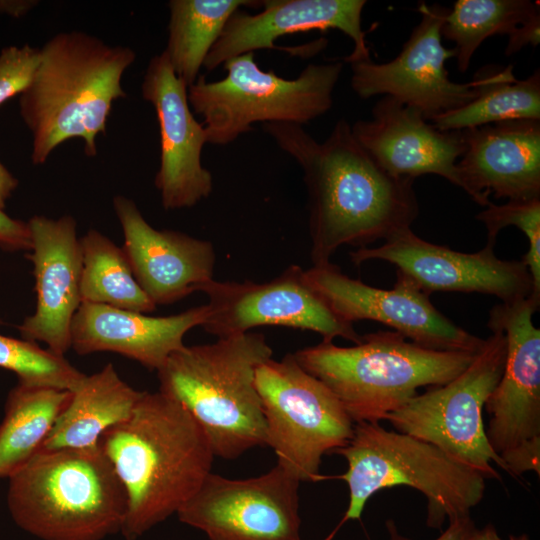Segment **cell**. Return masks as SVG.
<instances>
[{
  "label": "cell",
  "mask_w": 540,
  "mask_h": 540,
  "mask_svg": "<svg viewBox=\"0 0 540 540\" xmlns=\"http://www.w3.org/2000/svg\"><path fill=\"white\" fill-rule=\"evenodd\" d=\"M82 302L149 313L156 305L137 283L122 247L96 229L80 238Z\"/></svg>",
  "instance_id": "cell-29"
},
{
  "label": "cell",
  "mask_w": 540,
  "mask_h": 540,
  "mask_svg": "<svg viewBox=\"0 0 540 540\" xmlns=\"http://www.w3.org/2000/svg\"><path fill=\"white\" fill-rule=\"evenodd\" d=\"M469 540H501V538L496 528L492 524H487L480 529L476 527Z\"/></svg>",
  "instance_id": "cell-37"
},
{
  "label": "cell",
  "mask_w": 540,
  "mask_h": 540,
  "mask_svg": "<svg viewBox=\"0 0 540 540\" xmlns=\"http://www.w3.org/2000/svg\"><path fill=\"white\" fill-rule=\"evenodd\" d=\"M299 484L279 464L245 479L211 472L176 515L209 540H302Z\"/></svg>",
  "instance_id": "cell-12"
},
{
  "label": "cell",
  "mask_w": 540,
  "mask_h": 540,
  "mask_svg": "<svg viewBox=\"0 0 540 540\" xmlns=\"http://www.w3.org/2000/svg\"><path fill=\"white\" fill-rule=\"evenodd\" d=\"M99 445L126 493L120 532L126 540L177 514L211 473L215 457L196 420L160 391H144L131 416Z\"/></svg>",
  "instance_id": "cell-2"
},
{
  "label": "cell",
  "mask_w": 540,
  "mask_h": 540,
  "mask_svg": "<svg viewBox=\"0 0 540 540\" xmlns=\"http://www.w3.org/2000/svg\"><path fill=\"white\" fill-rule=\"evenodd\" d=\"M509 540H530L529 537L526 534H521L517 536H510Z\"/></svg>",
  "instance_id": "cell-38"
},
{
  "label": "cell",
  "mask_w": 540,
  "mask_h": 540,
  "mask_svg": "<svg viewBox=\"0 0 540 540\" xmlns=\"http://www.w3.org/2000/svg\"><path fill=\"white\" fill-rule=\"evenodd\" d=\"M144 391L128 385L112 363L85 375L71 392L41 449H88L104 433L127 420Z\"/></svg>",
  "instance_id": "cell-24"
},
{
  "label": "cell",
  "mask_w": 540,
  "mask_h": 540,
  "mask_svg": "<svg viewBox=\"0 0 540 540\" xmlns=\"http://www.w3.org/2000/svg\"><path fill=\"white\" fill-rule=\"evenodd\" d=\"M303 273L304 269L293 264L263 283L209 281L200 288L209 300L208 316L201 327L217 338L261 326H283L318 333L324 342L340 337L359 343L362 335L331 312L306 284Z\"/></svg>",
  "instance_id": "cell-14"
},
{
  "label": "cell",
  "mask_w": 540,
  "mask_h": 540,
  "mask_svg": "<svg viewBox=\"0 0 540 540\" xmlns=\"http://www.w3.org/2000/svg\"><path fill=\"white\" fill-rule=\"evenodd\" d=\"M457 162L462 189L486 207L489 196L508 201L540 198V120H511L462 130Z\"/></svg>",
  "instance_id": "cell-22"
},
{
  "label": "cell",
  "mask_w": 540,
  "mask_h": 540,
  "mask_svg": "<svg viewBox=\"0 0 540 540\" xmlns=\"http://www.w3.org/2000/svg\"><path fill=\"white\" fill-rule=\"evenodd\" d=\"M476 526L470 515L449 521L448 527L435 540H469ZM388 540H411L398 530L391 519L386 521Z\"/></svg>",
  "instance_id": "cell-34"
},
{
  "label": "cell",
  "mask_w": 540,
  "mask_h": 540,
  "mask_svg": "<svg viewBox=\"0 0 540 540\" xmlns=\"http://www.w3.org/2000/svg\"><path fill=\"white\" fill-rule=\"evenodd\" d=\"M71 392L17 384L0 424V479L9 478L43 446Z\"/></svg>",
  "instance_id": "cell-26"
},
{
  "label": "cell",
  "mask_w": 540,
  "mask_h": 540,
  "mask_svg": "<svg viewBox=\"0 0 540 540\" xmlns=\"http://www.w3.org/2000/svg\"><path fill=\"white\" fill-rule=\"evenodd\" d=\"M418 11L421 20L397 57L382 64L371 59L350 64L351 88L363 99L376 95L392 97L431 120L476 98L490 79L493 66L479 70L469 82L451 81L445 62L455 52L443 46L441 35L449 9L421 2Z\"/></svg>",
  "instance_id": "cell-11"
},
{
  "label": "cell",
  "mask_w": 540,
  "mask_h": 540,
  "mask_svg": "<svg viewBox=\"0 0 540 540\" xmlns=\"http://www.w3.org/2000/svg\"><path fill=\"white\" fill-rule=\"evenodd\" d=\"M0 367L12 371L18 383L52 387L72 392L86 374L64 356L37 343L0 334Z\"/></svg>",
  "instance_id": "cell-30"
},
{
  "label": "cell",
  "mask_w": 540,
  "mask_h": 540,
  "mask_svg": "<svg viewBox=\"0 0 540 540\" xmlns=\"http://www.w3.org/2000/svg\"><path fill=\"white\" fill-rule=\"evenodd\" d=\"M273 350L261 333L184 346L157 371L159 391L179 402L207 436L215 457L235 459L266 445L257 368Z\"/></svg>",
  "instance_id": "cell-4"
},
{
  "label": "cell",
  "mask_w": 540,
  "mask_h": 540,
  "mask_svg": "<svg viewBox=\"0 0 540 540\" xmlns=\"http://www.w3.org/2000/svg\"><path fill=\"white\" fill-rule=\"evenodd\" d=\"M142 97L156 113L160 134V166L154 183L166 210L190 208L213 190L211 172L202 165L207 136L188 102V85L179 78L164 51L146 68Z\"/></svg>",
  "instance_id": "cell-17"
},
{
  "label": "cell",
  "mask_w": 540,
  "mask_h": 540,
  "mask_svg": "<svg viewBox=\"0 0 540 540\" xmlns=\"http://www.w3.org/2000/svg\"><path fill=\"white\" fill-rule=\"evenodd\" d=\"M471 363L455 378L417 394L388 415L398 432L429 442L479 472L501 480L505 465L488 443L483 410L503 373L504 334L493 329Z\"/></svg>",
  "instance_id": "cell-10"
},
{
  "label": "cell",
  "mask_w": 540,
  "mask_h": 540,
  "mask_svg": "<svg viewBox=\"0 0 540 540\" xmlns=\"http://www.w3.org/2000/svg\"><path fill=\"white\" fill-rule=\"evenodd\" d=\"M19 181L0 161V207L5 208L6 202L16 190Z\"/></svg>",
  "instance_id": "cell-36"
},
{
  "label": "cell",
  "mask_w": 540,
  "mask_h": 540,
  "mask_svg": "<svg viewBox=\"0 0 540 540\" xmlns=\"http://www.w3.org/2000/svg\"><path fill=\"white\" fill-rule=\"evenodd\" d=\"M256 387L266 425V445L300 482H318L322 457L345 446L351 420L337 397L304 370L293 354L273 358L256 370Z\"/></svg>",
  "instance_id": "cell-9"
},
{
  "label": "cell",
  "mask_w": 540,
  "mask_h": 540,
  "mask_svg": "<svg viewBox=\"0 0 540 540\" xmlns=\"http://www.w3.org/2000/svg\"><path fill=\"white\" fill-rule=\"evenodd\" d=\"M136 53L82 32H61L40 49V62L19 111L32 135L31 160L44 164L62 143L83 141L89 157L105 134L113 103L126 97L121 81Z\"/></svg>",
  "instance_id": "cell-3"
},
{
  "label": "cell",
  "mask_w": 540,
  "mask_h": 540,
  "mask_svg": "<svg viewBox=\"0 0 540 540\" xmlns=\"http://www.w3.org/2000/svg\"><path fill=\"white\" fill-rule=\"evenodd\" d=\"M495 243L487 241L480 251L464 253L428 242L409 228L381 246L351 251L350 258L357 266L370 260L389 262L428 295L437 291L480 293L502 302L529 297L533 281L527 266L522 260L498 258Z\"/></svg>",
  "instance_id": "cell-15"
},
{
  "label": "cell",
  "mask_w": 540,
  "mask_h": 540,
  "mask_svg": "<svg viewBox=\"0 0 540 540\" xmlns=\"http://www.w3.org/2000/svg\"><path fill=\"white\" fill-rule=\"evenodd\" d=\"M36 308L17 328L24 340L41 341L64 356L71 348L73 318L82 303V254L77 222L71 215L57 219L35 215L28 221Z\"/></svg>",
  "instance_id": "cell-18"
},
{
  "label": "cell",
  "mask_w": 540,
  "mask_h": 540,
  "mask_svg": "<svg viewBox=\"0 0 540 540\" xmlns=\"http://www.w3.org/2000/svg\"><path fill=\"white\" fill-rule=\"evenodd\" d=\"M358 143L386 172L414 179L436 174L462 189L456 160L465 151L462 131H441L417 109L384 96L372 118L351 125Z\"/></svg>",
  "instance_id": "cell-21"
},
{
  "label": "cell",
  "mask_w": 540,
  "mask_h": 540,
  "mask_svg": "<svg viewBox=\"0 0 540 540\" xmlns=\"http://www.w3.org/2000/svg\"><path fill=\"white\" fill-rule=\"evenodd\" d=\"M0 248L7 251H30L31 234L28 222L14 219L0 207Z\"/></svg>",
  "instance_id": "cell-33"
},
{
  "label": "cell",
  "mask_w": 540,
  "mask_h": 540,
  "mask_svg": "<svg viewBox=\"0 0 540 540\" xmlns=\"http://www.w3.org/2000/svg\"><path fill=\"white\" fill-rule=\"evenodd\" d=\"M347 461L341 479L349 490L341 521L324 540H333L350 520H359L368 500L383 489L408 486L427 499L426 524L441 529L446 520L470 515L482 500L485 478L437 446L380 423L354 424L348 443L333 452Z\"/></svg>",
  "instance_id": "cell-7"
},
{
  "label": "cell",
  "mask_w": 540,
  "mask_h": 540,
  "mask_svg": "<svg viewBox=\"0 0 540 540\" xmlns=\"http://www.w3.org/2000/svg\"><path fill=\"white\" fill-rule=\"evenodd\" d=\"M113 207L133 275L156 306L178 302L214 279L216 253L210 241L152 227L126 196H115Z\"/></svg>",
  "instance_id": "cell-19"
},
{
  "label": "cell",
  "mask_w": 540,
  "mask_h": 540,
  "mask_svg": "<svg viewBox=\"0 0 540 540\" xmlns=\"http://www.w3.org/2000/svg\"><path fill=\"white\" fill-rule=\"evenodd\" d=\"M540 297L501 302L489 311L487 327L506 340L503 373L484 409L493 451L500 456L540 439V329L533 323Z\"/></svg>",
  "instance_id": "cell-16"
},
{
  "label": "cell",
  "mask_w": 540,
  "mask_h": 540,
  "mask_svg": "<svg viewBox=\"0 0 540 540\" xmlns=\"http://www.w3.org/2000/svg\"><path fill=\"white\" fill-rule=\"evenodd\" d=\"M365 0H265L262 10L251 14L236 10L209 51L203 67L213 71L236 56L260 49H278L275 41L285 35L312 30L337 29L353 42L345 62L369 60L366 32L362 29Z\"/></svg>",
  "instance_id": "cell-20"
},
{
  "label": "cell",
  "mask_w": 540,
  "mask_h": 540,
  "mask_svg": "<svg viewBox=\"0 0 540 540\" xmlns=\"http://www.w3.org/2000/svg\"><path fill=\"white\" fill-rule=\"evenodd\" d=\"M40 62V49L12 45L0 52V105L22 94L31 84Z\"/></svg>",
  "instance_id": "cell-32"
},
{
  "label": "cell",
  "mask_w": 540,
  "mask_h": 540,
  "mask_svg": "<svg viewBox=\"0 0 540 540\" xmlns=\"http://www.w3.org/2000/svg\"><path fill=\"white\" fill-rule=\"evenodd\" d=\"M226 76L207 81L204 75L188 86L192 111L203 118L207 143L228 145L253 131L252 124L305 125L328 112L343 63L309 64L295 79L264 71L255 52L229 59Z\"/></svg>",
  "instance_id": "cell-8"
},
{
  "label": "cell",
  "mask_w": 540,
  "mask_h": 540,
  "mask_svg": "<svg viewBox=\"0 0 540 540\" xmlns=\"http://www.w3.org/2000/svg\"><path fill=\"white\" fill-rule=\"evenodd\" d=\"M37 3L35 0H0V15L19 18L32 10Z\"/></svg>",
  "instance_id": "cell-35"
},
{
  "label": "cell",
  "mask_w": 540,
  "mask_h": 540,
  "mask_svg": "<svg viewBox=\"0 0 540 540\" xmlns=\"http://www.w3.org/2000/svg\"><path fill=\"white\" fill-rule=\"evenodd\" d=\"M507 35L506 55L540 42L539 4L530 0H458L443 22L441 35L455 43L460 72H466L482 42L493 35Z\"/></svg>",
  "instance_id": "cell-25"
},
{
  "label": "cell",
  "mask_w": 540,
  "mask_h": 540,
  "mask_svg": "<svg viewBox=\"0 0 540 540\" xmlns=\"http://www.w3.org/2000/svg\"><path fill=\"white\" fill-rule=\"evenodd\" d=\"M392 289H381L353 279L331 262L304 270L311 290L340 320L383 323L408 340L434 350L477 353L481 339L455 324L430 301L427 293L396 272Z\"/></svg>",
  "instance_id": "cell-13"
},
{
  "label": "cell",
  "mask_w": 540,
  "mask_h": 540,
  "mask_svg": "<svg viewBox=\"0 0 540 540\" xmlns=\"http://www.w3.org/2000/svg\"><path fill=\"white\" fill-rule=\"evenodd\" d=\"M337 397L355 423H379L418 394L446 384L476 353L420 346L396 331H376L353 346L324 342L293 353Z\"/></svg>",
  "instance_id": "cell-6"
},
{
  "label": "cell",
  "mask_w": 540,
  "mask_h": 540,
  "mask_svg": "<svg viewBox=\"0 0 540 540\" xmlns=\"http://www.w3.org/2000/svg\"><path fill=\"white\" fill-rule=\"evenodd\" d=\"M476 218L487 230V241H495L498 233L507 226L521 230L529 241V249L522 261L533 281V294L540 297V198L507 201L502 205L490 202Z\"/></svg>",
  "instance_id": "cell-31"
},
{
  "label": "cell",
  "mask_w": 540,
  "mask_h": 540,
  "mask_svg": "<svg viewBox=\"0 0 540 540\" xmlns=\"http://www.w3.org/2000/svg\"><path fill=\"white\" fill-rule=\"evenodd\" d=\"M252 0H171L164 50L176 75L190 86L230 16L241 7L261 8Z\"/></svg>",
  "instance_id": "cell-27"
},
{
  "label": "cell",
  "mask_w": 540,
  "mask_h": 540,
  "mask_svg": "<svg viewBox=\"0 0 540 540\" xmlns=\"http://www.w3.org/2000/svg\"><path fill=\"white\" fill-rule=\"evenodd\" d=\"M207 305L170 316H149L102 304L82 302L71 327V348L79 355L114 352L158 371L185 345V334L202 326Z\"/></svg>",
  "instance_id": "cell-23"
},
{
  "label": "cell",
  "mask_w": 540,
  "mask_h": 540,
  "mask_svg": "<svg viewBox=\"0 0 540 540\" xmlns=\"http://www.w3.org/2000/svg\"><path fill=\"white\" fill-rule=\"evenodd\" d=\"M262 128L303 171L313 265L330 262L344 245L366 247L411 227L419 214L414 179L380 167L338 120L318 142L301 125L264 123Z\"/></svg>",
  "instance_id": "cell-1"
},
{
  "label": "cell",
  "mask_w": 540,
  "mask_h": 540,
  "mask_svg": "<svg viewBox=\"0 0 540 540\" xmlns=\"http://www.w3.org/2000/svg\"><path fill=\"white\" fill-rule=\"evenodd\" d=\"M511 120H540V71L518 80L513 66H493L490 79L464 106L431 119L441 131H462Z\"/></svg>",
  "instance_id": "cell-28"
},
{
  "label": "cell",
  "mask_w": 540,
  "mask_h": 540,
  "mask_svg": "<svg viewBox=\"0 0 540 540\" xmlns=\"http://www.w3.org/2000/svg\"><path fill=\"white\" fill-rule=\"evenodd\" d=\"M13 521L41 540H103L120 533L125 490L100 445L40 449L9 476Z\"/></svg>",
  "instance_id": "cell-5"
}]
</instances>
